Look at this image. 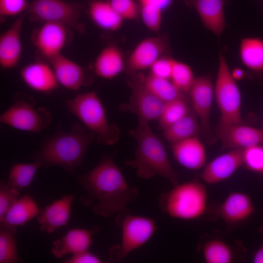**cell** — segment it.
I'll return each instance as SVG.
<instances>
[{"mask_svg": "<svg viewBox=\"0 0 263 263\" xmlns=\"http://www.w3.org/2000/svg\"><path fill=\"white\" fill-rule=\"evenodd\" d=\"M75 175L86 192L79 198L80 202L85 206L93 205L95 214L104 217L117 214L118 226L122 219L131 213L127 205L136 200L139 191L127 184L112 156L104 155L91 170Z\"/></svg>", "mask_w": 263, "mask_h": 263, "instance_id": "1", "label": "cell"}, {"mask_svg": "<svg viewBox=\"0 0 263 263\" xmlns=\"http://www.w3.org/2000/svg\"><path fill=\"white\" fill-rule=\"evenodd\" d=\"M96 139L79 123H73L68 131L58 123L55 132L46 137L33 155L35 161L48 168L59 166L67 172L80 166L90 145Z\"/></svg>", "mask_w": 263, "mask_h": 263, "instance_id": "2", "label": "cell"}, {"mask_svg": "<svg viewBox=\"0 0 263 263\" xmlns=\"http://www.w3.org/2000/svg\"><path fill=\"white\" fill-rule=\"evenodd\" d=\"M149 123L138 121L137 127L129 131L137 146L134 158L125 163L135 169L140 178L147 180L157 175L176 185L179 175L172 167L164 144Z\"/></svg>", "mask_w": 263, "mask_h": 263, "instance_id": "3", "label": "cell"}, {"mask_svg": "<svg viewBox=\"0 0 263 263\" xmlns=\"http://www.w3.org/2000/svg\"><path fill=\"white\" fill-rule=\"evenodd\" d=\"M64 105L95 135L98 144L112 146L118 142L120 129L116 124L109 122L105 108L96 92L80 94L65 99Z\"/></svg>", "mask_w": 263, "mask_h": 263, "instance_id": "4", "label": "cell"}, {"mask_svg": "<svg viewBox=\"0 0 263 263\" xmlns=\"http://www.w3.org/2000/svg\"><path fill=\"white\" fill-rule=\"evenodd\" d=\"M207 192L204 184L196 181L174 186L162 194L158 205L170 217L184 220L198 219L206 211Z\"/></svg>", "mask_w": 263, "mask_h": 263, "instance_id": "5", "label": "cell"}, {"mask_svg": "<svg viewBox=\"0 0 263 263\" xmlns=\"http://www.w3.org/2000/svg\"><path fill=\"white\" fill-rule=\"evenodd\" d=\"M14 102L0 116L1 123L13 128L40 133L53 121L51 112L44 107H36L35 100L22 94H17Z\"/></svg>", "mask_w": 263, "mask_h": 263, "instance_id": "6", "label": "cell"}, {"mask_svg": "<svg viewBox=\"0 0 263 263\" xmlns=\"http://www.w3.org/2000/svg\"><path fill=\"white\" fill-rule=\"evenodd\" d=\"M214 95L221 113L219 122L243 124L241 92L236 80L231 75L226 60L221 53L219 56Z\"/></svg>", "mask_w": 263, "mask_h": 263, "instance_id": "7", "label": "cell"}, {"mask_svg": "<svg viewBox=\"0 0 263 263\" xmlns=\"http://www.w3.org/2000/svg\"><path fill=\"white\" fill-rule=\"evenodd\" d=\"M118 226L122 228L121 242L109 248L110 258L115 262L122 260L130 253L143 245L157 229L154 219L131 213L122 219Z\"/></svg>", "mask_w": 263, "mask_h": 263, "instance_id": "8", "label": "cell"}, {"mask_svg": "<svg viewBox=\"0 0 263 263\" xmlns=\"http://www.w3.org/2000/svg\"><path fill=\"white\" fill-rule=\"evenodd\" d=\"M82 10L81 4L63 0H33L26 13L32 21L58 23L83 33Z\"/></svg>", "mask_w": 263, "mask_h": 263, "instance_id": "9", "label": "cell"}, {"mask_svg": "<svg viewBox=\"0 0 263 263\" xmlns=\"http://www.w3.org/2000/svg\"><path fill=\"white\" fill-rule=\"evenodd\" d=\"M127 83L132 89V94L128 103L120 105V110L134 113L137 116L138 121L150 123L158 120L166 103L146 87L142 73H130Z\"/></svg>", "mask_w": 263, "mask_h": 263, "instance_id": "10", "label": "cell"}, {"mask_svg": "<svg viewBox=\"0 0 263 263\" xmlns=\"http://www.w3.org/2000/svg\"><path fill=\"white\" fill-rule=\"evenodd\" d=\"M192 107L199 117L202 133L206 141L211 144L216 140L210 123L211 106L214 95V86L211 79L205 76L196 78L188 92Z\"/></svg>", "mask_w": 263, "mask_h": 263, "instance_id": "11", "label": "cell"}, {"mask_svg": "<svg viewBox=\"0 0 263 263\" xmlns=\"http://www.w3.org/2000/svg\"><path fill=\"white\" fill-rule=\"evenodd\" d=\"M218 138L221 141V150L244 149L263 144V129H257L243 124L219 123L216 129Z\"/></svg>", "mask_w": 263, "mask_h": 263, "instance_id": "12", "label": "cell"}, {"mask_svg": "<svg viewBox=\"0 0 263 263\" xmlns=\"http://www.w3.org/2000/svg\"><path fill=\"white\" fill-rule=\"evenodd\" d=\"M166 37L147 38L140 41L130 55L127 62L129 73L150 68L152 64L164 56L168 50Z\"/></svg>", "mask_w": 263, "mask_h": 263, "instance_id": "13", "label": "cell"}, {"mask_svg": "<svg viewBox=\"0 0 263 263\" xmlns=\"http://www.w3.org/2000/svg\"><path fill=\"white\" fill-rule=\"evenodd\" d=\"M68 27L56 22H44L33 34V42L47 59L61 54L67 39Z\"/></svg>", "mask_w": 263, "mask_h": 263, "instance_id": "14", "label": "cell"}, {"mask_svg": "<svg viewBox=\"0 0 263 263\" xmlns=\"http://www.w3.org/2000/svg\"><path fill=\"white\" fill-rule=\"evenodd\" d=\"M243 149H233L216 157L204 167L201 178L214 185L230 177L243 165Z\"/></svg>", "mask_w": 263, "mask_h": 263, "instance_id": "15", "label": "cell"}, {"mask_svg": "<svg viewBox=\"0 0 263 263\" xmlns=\"http://www.w3.org/2000/svg\"><path fill=\"white\" fill-rule=\"evenodd\" d=\"M216 207V215L228 225H236L245 221L255 210L251 197L241 192L230 193Z\"/></svg>", "mask_w": 263, "mask_h": 263, "instance_id": "16", "label": "cell"}, {"mask_svg": "<svg viewBox=\"0 0 263 263\" xmlns=\"http://www.w3.org/2000/svg\"><path fill=\"white\" fill-rule=\"evenodd\" d=\"M27 13L17 18L0 37V65L4 69L15 67L22 52L21 33Z\"/></svg>", "mask_w": 263, "mask_h": 263, "instance_id": "17", "label": "cell"}, {"mask_svg": "<svg viewBox=\"0 0 263 263\" xmlns=\"http://www.w3.org/2000/svg\"><path fill=\"white\" fill-rule=\"evenodd\" d=\"M21 78L30 89L38 92L49 93L57 88L59 83L51 66L36 61L24 66L20 71Z\"/></svg>", "mask_w": 263, "mask_h": 263, "instance_id": "18", "label": "cell"}, {"mask_svg": "<svg viewBox=\"0 0 263 263\" xmlns=\"http://www.w3.org/2000/svg\"><path fill=\"white\" fill-rule=\"evenodd\" d=\"M74 196L72 194L63 195L40 211L37 220L41 231L52 233L56 229L66 225Z\"/></svg>", "mask_w": 263, "mask_h": 263, "instance_id": "19", "label": "cell"}, {"mask_svg": "<svg viewBox=\"0 0 263 263\" xmlns=\"http://www.w3.org/2000/svg\"><path fill=\"white\" fill-rule=\"evenodd\" d=\"M99 230L74 228L70 229L61 238L54 241L52 247V254L60 258L67 254L73 255L88 250L93 242V235Z\"/></svg>", "mask_w": 263, "mask_h": 263, "instance_id": "20", "label": "cell"}, {"mask_svg": "<svg viewBox=\"0 0 263 263\" xmlns=\"http://www.w3.org/2000/svg\"><path fill=\"white\" fill-rule=\"evenodd\" d=\"M171 150L176 161L186 169L198 170L206 166V150L198 137L188 138L171 144Z\"/></svg>", "mask_w": 263, "mask_h": 263, "instance_id": "21", "label": "cell"}, {"mask_svg": "<svg viewBox=\"0 0 263 263\" xmlns=\"http://www.w3.org/2000/svg\"><path fill=\"white\" fill-rule=\"evenodd\" d=\"M59 84L78 91L84 84L85 74L77 63L60 54L48 59Z\"/></svg>", "mask_w": 263, "mask_h": 263, "instance_id": "22", "label": "cell"}, {"mask_svg": "<svg viewBox=\"0 0 263 263\" xmlns=\"http://www.w3.org/2000/svg\"><path fill=\"white\" fill-rule=\"evenodd\" d=\"M40 213L38 206L29 195L18 199L10 207L3 219L0 228L16 233L18 226L25 224Z\"/></svg>", "mask_w": 263, "mask_h": 263, "instance_id": "23", "label": "cell"}, {"mask_svg": "<svg viewBox=\"0 0 263 263\" xmlns=\"http://www.w3.org/2000/svg\"><path fill=\"white\" fill-rule=\"evenodd\" d=\"M197 10L204 26L219 38L225 27L224 0H185Z\"/></svg>", "mask_w": 263, "mask_h": 263, "instance_id": "24", "label": "cell"}, {"mask_svg": "<svg viewBox=\"0 0 263 263\" xmlns=\"http://www.w3.org/2000/svg\"><path fill=\"white\" fill-rule=\"evenodd\" d=\"M125 67L123 55L115 45L104 47L97 56L94 70L97 76L106 79H112L121 73Z\"/></svg>", "mask_w": 263, "mask_h": 263, "instance_id": "25", "label": "cell"}, {"mask_svg": "<svg viewBox=\"0 0 263 263\" xmlns=\"http://www.w3.org/2000/svg\"><path fill=\"white\" fill-rule=\"evenodd\" d=\"M163 130L165 139L171 145L188 138L198 137L202 133L198 116L192 107L184 116Z\"/></svg>", "mask_w": 263, "mask_h": 263, "instance_id": "26", "label": "cell"}, {"mask_svg": "<svg viewBox=\"0 0 263 263\" xmlns=\"http://www.w3.org/2000/svg\"><path fill=\"white\" fill-rule=\"evenodd\" d=\"M88 12L91 20L101 29L116 31L123 25L124 19L108 0H92L89 5Z\"/></svg>", "mask_w": 263, "mask_h": 263, "instance_id": "27", "label": "cell"}, {"mask_svg": "<svg viewBox=\"0 0 263 263\" xmlns=\"http://www.w3.org/2000/svg\"><path fill=\"white\" fill-rule=\"evenodd\" d=\"M242 63L248 69L263 72V39L258 37L242 38L239 48Z\"/></svg>", "mask_w": 263, "mask_h": 263, "instance_id": "28", "label": "cell"}, {"mask_svg": "<svg viewBox=\"0 0 263 263\" xmlns=\"http://www.w3.org/2000/svg\"><path fill=\"white\" fill-rule=\"evenodd\" d=\"M142 75L146 87L164 102L167 103L178 99H188L185 93L180 91L170 79L150 74L145 75L142 74Z\"/></svg>", "mask_w": 263, "mask_h": 263, "instance_id": "29", "label": "cell"}, {"mask_svg": "<svg viewBox=\"0 0 263 263\" xmlns=\"http://www.w3.org/2000/svg\"><path fill=\"white\" fill-rule=\"evenodd\" d=\"M207 263H230L234 260L232 247L225 242L217 238L207 240L202 248Z\"/></svg>", "mask_w": 263, "mask_h": 263, "instance_id": "30", "label": "cell"}, {"mask_svg": "<svg viewBox=\"0 0 263 263\" xmlns=\"http://www.w3.org/2000/svg\"><path fill=\"white\" fill-rule=\"evenodd\" d=\"M41 164L34 161L31 163H16L9 171L7 183L19 191L29 186L34 180L35 174Z\"/></svg>", "mask_w": 263, "mask_h": 263, "instance_id": "31", "label": "cell"}, {"mask_svg": "<svg viewBox=\"0 0 263 263\" xmlns=\"http://www.w3.org/2000/svg\"><path fill=\"white\" fill-rule=\"evenodd\" d=\"M188 99H178L166 104L164 111L158 119L162 130L175 123L191 110Z\"/></svg>", "mask_w": 263, "mask_h": 263, "instance_id": "32", "label": "cell"}, {"mask_svg": "<svg viewBox=\"0 0 263 263\" xmlns=\"http://www.w3.org/2000/svg\"><path fill=\"white\" fill-rule=\"evenodd\" d=\"M195 79L192 69L188 64L173 59L170 80L180 91L188 93Z\"/></svg>", "mask_w": 263, "mask_h": 263, "instance_id": "33", "label": "cell"}, {"mask_svg": "<svg viewBox=\"0 0 263 263\" xmlns=\"http://www.w3.org/2000/svg\"><path fill=\"white\" fill-rule=\"evenodd\" d=\"M15 233L0 228V263H13L19 261Z\"/></svg>", "mask_w": 263, "mask_h": 263, "instance_id": "34", "label": "cell"}, {"mask_svg": "<svg viewBox=\"0 0 263 263\" xmlns=\"http://www.w3.org/2000/svg\"><path fill=\"white\" fill-rule=\"evenodd\" d=\"M243 165L253 172L263 173V146L257 145L243 149Z\"/></svg>", "mask_w": 263, "mask_h": 263, "instance_id": "35", "label": "cell"}, {"mask_svg": "<svg viewBox=\"0 0 263 263\" xmlns=\"http://www.w3.org/2000/svg\"><path fill=\"white\" fill-rule=\"evenodd\" d=\"M163 10L154 5L142 4L140 6V16L146 27L149 30L158 32L162 20Z\"/></svg>", "mask_w": 263, "mask_h": 263, "instance_id": "36", "label": "cell"}, {"mask_svg": "<svg viewBox=\"0 0 263 263\" xmlns=\"http://www.w3.org/2000/svg\"><path fill=\"white\" fill-rule=\"evenodd\" d=\"M107 0L124 19L136 20L140 16V7L134 0Z\"/></svg>", "mask_w": 263, "mask_h": 263, "instance_id": "37", "label": "cell"}, {"mask_svg": "<svg viewBox=\"0 0 263 263\" xmlns=\"http://www.w3.org/2000/svg\"><path fill=\"white\" fill-rule=\"evenodd\" d=\"M19 190L12 188L7 182L0 183V221L4 218L9 208L18 199Z\"/></svg>", "mask_w": 263, "mask_h": 263, "instance_id": "38", "label": "cell"}, {"mask_svg": "<svg viewBox=\"0 0 263 263\" xmlns=\"http://www.w3.org/2000/svg\"><path fill=\"white\" fill-rule=\"evenodd\" d=\"M30 3L27 0H0L1 18L16 16L27 10Z\"/></svg>", "mask_w": 263, "mask_h": 263, "instance_id": "39", "label": "cell"}, {"mask_svg": "<svg viewBox=\"0 0 263 263\" xmlns=\"http://www.w3.org/2000/svg\"><path fill=\"white\" fill-rule=\"evenodd\" d=\"M173 58L162 56L155 61L149 68L150 74L160 78L170 80Z\"/></svg>", "mask_w": 263, "mask_h": 263, "instance_id": "40", "label": "cell"}, {"mask_svg": "<svg viewBox=\"0 0 263 263\" xmlns=\"http://www.w3.org/2000/svg\"><path fill=\"white\" fill-rule=\"evenodd\" d=\"M67 263H101L103 261L97 255L87 251L73 255L65 261Z\"/></svg>", "mask_w": 263, "mask_h": 263, "instance_id": "41", "label": "cell"}, {"mask_svg": "<svg viewBox=\"0 0 263 263\" xmlns=\"http://www.w3.org/2000/svg\"><path fill=\"white\" fill-rule=\"evenodd\" d=\"M140 4H147L155 6L162 10L168 7L172 0H138Z\"/></svg>", "mask_w": 263, "mask_h": 263, "instance_id": "42", "label": "cell"}, {"mask_svg": "<svg viewBox=\"0 0 263 263\" xmlns=\"http://www.w3.org/2000/svg\"><path fill=\"white\" fill-rule=\"evenodd\" d=\"M259 232L263 236V242L254 255L253 259L254 263H263V225L261 226Z\"/></svg>", "mask_w": 263, "mask_h": 263, "instance_id": "43", "label": "cell"}, {"mask_svg": "<svg viewBox=\"0 0 263 263\" xmlns=\"http://www.w3.org/2000/svg\"><path fill=\"white\" fill-rule=\"evenodd\" d=\"M233 78L236 80L242 79L244 76V71L240 68H236L231 72Z\"/></svg>", "mask_w": 263, "mask_h": 263, "instance_id": "44", "label": "cell"}, {"mask_svg": "<svg viewBox=\"0 0 263 263\" xmlns=\"http://www.w3.org/2000/svg\"><path fill=\"white\" fill-rule=\"evenodd\" d=\"M262 129H263V128H262Z\"/></svg>", "mask_w": 263, "mask_h": 263, "instance_id": "45", "label": "cell"}]
</instances>
